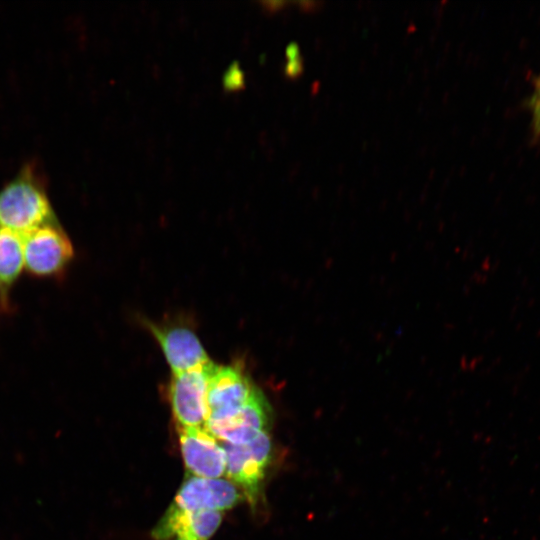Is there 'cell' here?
<instances>
[{
	"mask_svg": "<svg viewBox=\"0 0 540 540\" xmlns=\"http://www.w3.org/2000/svg\"><path fill=\"white\" fill-rule=\"evenodd\" d=\"M57 222L44 185L31 166L0 189V227L21 236Z\"/></svg>",
	"mask_w": 540,
	"mask_h": 540,
	"instance_id": "obj_1",
	"label": "cell"
},
{
	"mask_svg": "<svg viewBox=\"0 0 540 540\" xmlns=\"http://www.w3.org/2000/svg\"><path fill=\"white\" fill-rule=\"evenodd\" d=\"M22 238L28 274L37 278L64 275L74 258V247L58 221L40 226Z\"/></svg>",
	"mask_w": 540,
	"mask_h": 540,
	"instance_id": "obj_2",
	"label": "cell"
},
{
	"mask_svg": "<svg viewBox=\"0 0 540 540\" xmlns=\"http://www.w3.org/2000/svg\"><path fill=\"white\" fill-rule=\"evenodd\" d=\"M225 474L242 489L251 505L257 503L265 472L272 458V442L268 431L243 444L224 443Z\"/></svg>",
	"mask_w": 540,
	"mask_h": 540,
	"instance_id": "obj_3",
	"label": "cell"
},
{
	"mask_svg": "<svg viewBox=\"0 0 540 540\" xmlns=\"http://www.w3.org/2000/svg\"><path fill=\"white\" fill-rule=\"evenodd\" d=\"M241 499L242 494L231 481L191 476L183 482L160 519L171 520L203 510L223 512L234 507Z\"/></svg>",
	"mask_w": 540,
	"mask_h": 540,
	"instance_id": "obj_4",
	"label": "cell"
},
{
	"mask_svg": "<svg viewBox=\"0 0 540 540\" xmlns=\"http://www.w3.org/2000/svg\"><path fill=\"white\" fill-rule=\"evenodd\" d=\"M210 364L185 371L172 373L169 385V399L177 425L205 427L206 393L209 378L215 368Z\"/></svg>",
	"mask_w": 540,
	"mask_h": 540,
	"instance_id": "obj_5",
	"label": "cell"
},
{
	"mask_svg": "<svg viewBox=\"0 0 540 540\" xmlns=\"http://www.w3.org/2000/svg\"><path fill=\"white\" fill-rule=\"evenodd\" d=\"M257 390L240 367L216 365L209 378L206 393V423L231 417Z\"/></svg>",
	"mask_w": 540,
	"mask_h": 540,
	"instance_id": "obj_6",
	"label": "cell"
},
{
	"mask_svg": "<svg viewBox=\"0 0 540 540\" xmlns=\"http://www.w3.org/2000/svg\"><path fill=\"white\" fill-rule=\"evenodd\" d=\"M187 471L194 477L217 479L226 471V452L205 427L177 425Z\"/></svg>",
	"mask_w": 540,
	"mask_h": 540,
	"instance_id": "obj_7",
	"label": "cell"
},
{
	"mask_svg": "<svg viewBox=\"0 0 540 540\" xmlns=\"http://www.w3.org/2000/svg\"><path fill=\"white\" fill-rule=\"evenodd\" d=\"M154 338L172 370V373L190 371L210 364L204 347L189 328L178 325L148 324Z\"/></svg>",
	"mask_w": 540,
	"mask_h": 540,
	"instance_id": "obj_8",
	"label": "cell"
},
{
	"mask_svg": "<svg viewBox=\"0 0 540 540\" xmlns=\"http://www.w3.org/2000/svg\"><path fill=\"white\" fill-rule=\"evenodd\" d=\"M270 406L260 390L234 415L206 423L205 428L217 439L231 444H243L267 431L270 424Z\"/></svg>",
	"mask_w": 540,
	"mask_h": 540,
	"instance_id": "obj_9",
	"label": "cell"
},
{
	"mask_svg": "<svg viewBox=\"0 0 540 540\" xmlns=\"http://www.w3.org/2000/svg\"><path fill=\"white\" fill-rule=\"evenodd\" d=\"M222 521V512L203 510L171 520L160 519L152 530L156 540H209Z\"/></svg>",
	"mask_w": 540,
	"mask_h": 540,
	"instance_id": "obj_10",
	"label": "cell"
},
{
	"mask_svg": "<svg viewBox=\"0 0 540 540\" xmlns=\"http://www.w3.org/2000/svg\"><path fill=\"white\" fill-rule=\"evenodd\" d=\"M24 268L23 238L0 227V309H11L10 293Z\"/></svg>",
	"mask_w": 540,
	"mask_h": 540,
	"instance_id": "obj_11",
	"label": "cell"
},
{
	"mask_svg": "<svg viewBox=\"0 0 540 540\" xmlns=\"http://www.w3.org/2000/svg\"><path fill=\"white\" fill-rule=\"evenodd\" d=\"M534 128L540 133V81L538 82L531 101Z\"/></svg>",
	"mask_w": 540,
	"mask_h": 540,
	"instance_id": "obj_12",
	"label": "cell"
},
{
	"mask_svg": "<svg viewBox=\"0 0 540 540\" xmlns=\"http://www.w3.org/2000/svg\"><path fill=\"white\" fill-rule=\"evenodd\" d=\"M243 82V74L237 65H232L224 76V84L228 87L239 86Z\"/></svg>",
	"mask_w": 540,
	"mask_h": 540,
	"instance_id": "obj_13",
	"label": "cell"
},
{
	"mask_svg": "<svg viewBox=\"0 0 540 540\" xmlns=\"http://www.w3.org/2000/svg\"><path fill=\"white\" fill-rule=\"evenodd\" d=\"M302 70V61L298 58L290 61L285 68L288 75H296Z\"/></svg>",
	"mask_w": 540,
	"mask_h": 540,
	"instance_id": "obj_14",
	"label": "cell"
}]
</instances>
